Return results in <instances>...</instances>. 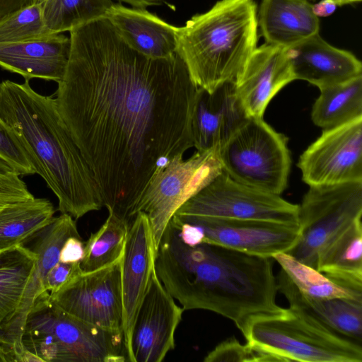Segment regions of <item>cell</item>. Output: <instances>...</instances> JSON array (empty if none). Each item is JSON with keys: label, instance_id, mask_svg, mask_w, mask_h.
Returning a JSON list of instances; mask_svg holds the SVG:
<instances>
[{"label": "cell", "instance_id": "1", "mask_svg": "<svg viewBox=\"0 0 362 362\" xmlns=\"http://www.w3.org/2000/svg\"><path fill=\"white\" fill-rule=\"evenodd\" d=\"M69 33V59L52 95L103 206L130 223L153 177L194 147L202 88L177 52L143 55L105 17Z\"/></svg>", "mask_w": 362, "mask_h": 362}, {"label": "cell", "instance_id": "2", "mask_svg": "<svg viewBox=\"0 0 362 362\" xmlns=\"http://www.w3.org/2000/svg\"><path fill=\"white\" fill-rule=\"evenodd\" d=\"M274 259L222 246L185 244L170 221L157 248L155 270L185 310L201 309L234 322L245 337L259 318L280 315Z\"/></svg>", "mask_w": 362, "mask_h": 362}, {"label": "cell", "instance_id": "3", "mask_svg": "<svg viewBox=\"0 0 362 362\" xmlns=\"http://www.w3.org/2000/svg\"><path fill=\"white\" fill-rule=\"evenodd\" d=\"M0 118L12 129L35 171L58 199V210L78 219L103 201L93 175L62 118L53 95L30 80L0 83Z\"/></svg>", "mask_w": 362, "mask_h": 362}, {"label": "cell", "instance_id": "4", "mask_svg": "<svg viewBox=\"0 0 362 362\" xmlns=\"http://www.w3.org/2000/svg\"><path fill=\"white\" fill-rule=\"evenodd\" d=\"M255 0H218L176 33V52L193 83L209 93L235 83L257 47Z\"/></svg>", "mask_w": 362, "mask_h": 362}, {"label": "cell", "instance_id": "5", "mask_svg": "<svg viewBox=\"0 0 362 362\" xmlns=\"http://www.w3.org/2000/svg\"><path fill=\"white\" fill-rule=\"evenodd\" d=\"M22 346L41 362L127 361L123 333L68 315L50 301L48 292L38 297L28 315Z\"/></svg>", "mask_w": 362, "mask_h": 362}, {"label": "cell", "instance_id": "6", "mask_svg": "<svg viewBox=\"0 0 362 362\" xmlns=\"http://www.w3.org/2000/svg\"><path fill=\"white\" fill-rule=\"evenodd\" d=\"M246 342L280 361L361 362V344L326 328L300 308L253 321Z\"/></svg>", "mask_w": 362, "mask_h": 362}, {"label": "cell", "instance_id": "7", "mask_svg": "<svg viewBox=\"0 0 362 362\" xmlns=\"http://www.w3.org/2000/svg\"><path fill=\"white\" fill-rule=\"evenodd\" d=\"M223 171L244 185L280 195L291 170L288 138L262 118L249 117L219 148Z\"/></svg>", "mask_w": 362, "mask_h": 362}, {"label": "cell", "instance_id": "8", "mask_svg": "<svg viewBox=\"0 0 362 362\" xmlns=\"http://www.w3.org/2000/svg\"><path fill=\"white\" fill-rule=\"evenodd\" d=\"M361 216L362 182L310 186L298 205V239L286 253L316 269L321 250Z\"/></svg>", "mask_w": 362, "mask_h": 362}, {"label": "cell", "instance_id": "9", "mask_svg": "<svg viewBox=\"0 0 362 362\" xmlns=\"http://www.w3.org/2000/svg\"><path fill=\"white\" fill-rule=\"evenodd\" d=\"M223 172L219 148L174 158L156 174L141 199L137 213L146 214L156 247L175 213Z\"/></svg>", "mask_w": 362, "mask_h": 362}, {"label": "cell", "instance_id": "10", "mask_svg": "<svg viewBox=\"0 0 362 362\" xmlns=\"http://www.w3.org/2000/svg\"><path fill=\"white\" fill-rule=\"evenodd\" d=\"M298 205L240 183L222 172L175 214L298 225Z\"/></svg>", "mask_w": 362, "mask_h": 362}, {"label": "cell", "instance_id": "11", "mask_svg": "<svg viewBox=\"0 0 362 362\" xmlns=\"http://www.w3.org/2000/svg\"><path fill=\"white\" fill-rule=\"evenodd\" d=\"M121 260L92 272L81 268L57 291L49 293L50 301L86 323L123 333Z\"/></svg>", "mask_w": 362, "mask_h": 362}, {"label": "cell", "instance_id": "12", "mask_svg": "<svg viewBox=\"0 0 362 362\" xmlns=\"http://www.w3.org/2000/svg\"><path fill=\"white\" fill-rule=\"evenodd\" d=\"M297 166L309 186L362 182V116L324 129Z\"/></svg>", "mask_w": 362, "mask_h": 362}, {"label": "cell", "instance_id": "13", "mask_svg": "<svg viewBox=\"0 0 362 362\" xmlns=\"http://www.w3.org/2000/svg\"><path fill=\"white\" fill-rule=\"evenodd\" d=\"M173 217L192 224L197 245L208 243L265 257L288 252L300 234L298 225L177 214Z\"/></svg>", "mask_w": 362, "mask_h": 362}, {"label": "cell", "instance_id": "14", "mask_svg": "<svg viewBox=\"0 0 362 362\" xmlns=\"http://www.w3.org/2000/svg\"><path fill=\"white\" fill-rule=\"evenodd\" d=\"M184 311L154 270L136 315L127 361H162L175 348V333Z\"/></svg>", "mask_w": 362, "mask_h": 362}, {"label": "cell", "instance_id": "15", "mask_svg": "<svg viewBox=\"0 0 362 362\" xmlns=\"http://www.w3.org/2000/svg\"><path fill=\"white\" fill-rule=\"evenodd\" d=\"M37 238L33 250L36 260L19 308L13 317L0 329V341L20 361L23 349L22 336L28 315L38 297L45 291L49 271L59 261L64 242L70 237L81 238L76 221L68 214H61L34 235Z\"/></svg>", "mask_w": 362, "mask_h": 362}, {"label": "cell", "instance_id": "16", "mask_svg": "<svg viewBox=\"0 0 362 362\" xmlns=\"http://www.w3.org/2000/svg\"><path fill=\"white\" fill-rule=\"evenodd\" d=\"M156 252L148 218L139 211L129 223L121 260L122 332L126 355L136 315L155 270Z\"/></svg>", "mask_w": 362, "mask_h": 362}, {"label": "cell", "instance_id": "17", "mask_svg": "<svg viewBox=\"0 0 362 362\" xmlns=\"http://www.w3.org/2000/svg\"><path fill=\"white\" fill-rule=\"evenodd\" d=\"M293 80L285 48L266 43L257 47L235 83L247 117L262 118L274 95Z\"/></svg>", "mask_w": 362, "mask_h": 362}, {"label": "cell", "instance_id": "18", "mask_svg": "<svg viewBox=\"0 0 362 362\" xmlns=\"http://www.w3.org/2000/svg\"><path fill=\"white\" fill-rule=\"evenodd\" d=\"M285 49L295 80L319 89L362 76V64L354 54L331 45L319 33Z\"/></svg>", "mask_w": 362, "mask_h": 362}, {"label": "cell", "instance_id": "19", "mask_svg": "<svg viewBox=\"0 0 362 362\" xmlns=\"http://www.w3.org/2000/svg\"><path fill=\"white\" fill-rule=\"evenodd\" d=\"M71 52V39L62 33L17 42H0V67L25 79L57 83L64 76Z\"/></svg>", "mask_w": 362, "mask_h": 362}, {"label": "cell", "instance_id": "20", "mask_svg": "<svg viewBox=\"0 0 362 362\" xmlns=\"http://www.w3.org/2000/svg\"><path fill=\"white\" fill-rule=\"evenodd\" d=\"M237 97L234 83L209 93L202 89L192 120L197 151L221 147L248 119Z\"/></svg>", "mask_w": 362, "mask_h": 362}, {"label": "cell", "instance_id": "21", "mask_svg": "<svg viewBox=\"0 0 362 362\" xmlns=\"http://www.w3.org/2000/svg\"><path fill=\"white\" fill-rule=\"evenodd\" d=\"M105 18L132 49L153 59H165L176 53L177 27L144 8L113 4Z\"/></svg>", "mask_w": 362, "mask_h": 362}, {"label": "cell", "instance_id": "22", "mask_svg": "<svg viewBox=\"0 0 362 362\" xmlns=\"http://www.w3.org/2000/svg\"><path fill=\"white\" fill-rule=\"evenodd\" d=\"M312 7L308 0H262L257 21L266 44L288 48L319 33Z\"/></svg>", "mask_w": 362, "mask_h": 362}, {"label": "cell", "instance_id": "23", "mask_svg": "<svg viewBox=\"0 0 362 362\" xmlns=\"http://www.w3.org/2000/svg\"><path fill=\"white\" fill-rule=\"evenodd\" d=\"M276 281L278 291L285 296L289 306L301 309L332 332L361 344L362 301L345 298H305L281 269Z\"/></svg>", "mask_w": 362, "mask_h": 362}, {"label": "cell", "instance_id": "24", "mask_svg": "<svg viewBox=\"0 0 362 362\" xmlns=\"http://www.w3.org/2000/svg\"><path fill=\"white\" fill-rule=\"evenodd\" d=\"M316 269L336 284L362 293V223L354 221L319 253Z\"/></svg>", "mask_w": 362, "mask_h": 362}, {"label": "cell", "instance_id": "25", "mask_svg": "<svg viewBox=\"0 0 362 362\" xmlns=\"http://www.w3.org/2000/svg\"><path fill=\"white\" fill-rule=\"evenodd\" d=\"M52 203L45 198L29 199L0 210V251L23 244L54 218Z\"/></svg>", "mask_w": 362, "mask_h": 362}, {"label": "cell", "instance_id": "26", "mask_svg": "<svg viewBox=\"0 0 362 362\" xmlns=\"http://www.w3.org/2000/svg\"><path fill=\"white\" fill-rule=\"evenodd\" d=\"M35 260L33 249L23 244L0 251V329L19 308Z\"/></svg>", "mask_w": 362, "mask_h": 362}, {"label": "cell", "instance_id": "27", "mask_svg": "<svg viewBox=\"0 0 362 362\" xmlns=\"http://www.w3.org/2000/svg\"><path fill=\"white\" fill-rule=\"evenodd\" d=\"M320 91L311 112L316 126L329 129L362 116V76Z\"/></svg>", "mask_w": 362, "mask_h": 362}, {"label": "cell", "instance_id": "28", "mask_svg": "<svg viewBox=\"0 0 362 362\" xmlns=\"http://www.w3.org/2000/svg\"><path fill=\"white\" fill-rule=\"evenodd\" d=\"M112 0H46L42 18L51 34L71 30L106 16Z\"/></svg>", "mask_w": 362, "mask_h": 362}, {"label": "cell", "instance_id": "29", "mask_svg": "<svg viewBox=\"0 0 362 362\" xmlns=\"http://www.w3.org/2000/svg\"><path fill=\"white\" fill-rule=\"evenodd\" d=\"M129 223L112 213L85 243L84 256L80 262L83 272H92L119 261L124 249Z\"/></svg>", "mask_w": 362, "mask_h": 362}, {"label": "cell", "instance_id": "30", "mask_svg": "<svg viewBox=\"0 0 362 362\" xmlns=\"http://www.w3.org/2000/svg\"><path fill=\"white\" fill-rule=\"evenodd\" d=\"M299 293L315 300L345 298L362 301V293L344 288L315 268L306 265L287 253L273 257Z\"/></svg>", "mask_w": 362, "mask_h": 362}, {"label": "cell", "instance_id": "31", "mask_svg": "<svg viewBox=\"0 0 362 362\" xmlns=\"http://www.w3.org/2000/svg\"><path fill=\"white\" fill-rule=\"evenodd\" d=\"M51 35L43 21L42 5L27 6L0 21V42L35 40Z\"/></svg>", "mask_w": 362, "mask_h": 362}, {"label": "cell", "instance_id": "32", "mask_svg": "<svg viewBox=\"0 0 362 362\" xmlns=\"http://www.w3.org/2000/svg\"><path fill=\"white\" fill-rule=\"evenodd\" d=\"M204 362H279L274 355L246 342L242 344L235 337L219 343L204 358Z\"/></svg>", "mask_w": 362, "mask_h": 362}, {"label": "cell", "instance_id": "33", "mask_svg": "<svg viewBox=\"0 0 362 362\" xmlns=\"http://www.w3.org/2000/svg\"><path fill=\"white\" fill-rule=\"evenodd\" d=\"M0 157L9 163L20 176L35 174L17 136L1 118Z\"/></svg>", "mask_w": 362, "mask_h": 362}, {"label": "cell", "instance_id": "34", "mask_svg": "<svg viewBox=\"0 0 362 362\" xmlns=\"http://www.w3.org/2000/svg\"><path fill=\"white\" fill-rule=\"evenodd\" d=\"M33 197L19 175H0V202L12 204Z\"/></svg>", "mask_w": 362, "mask_h": 362}, {"label": "cell", "instance_id": "35", "mask_svg": "<svg viewBox=\"0 0 362 362\" xmlns=\"http://www.w3.org/2000/svg\"><path fill=\"white\" fill-rule=\"evenodd\" d=\"M80 269V262L69 264L59 261L47 275L45 291L49 293L57 291Z\"/></svg>", "mask_w": 362, "mask_h": 362}, {"label": "cell", "instance_id": "36", "mask_svg": "<svg viewBox=\"0 0 362 362\" xmlns=\"http://www.w3.org/2000/svg\"><path fill=\"white\" fill-rule=\"evenodd\" d=\"M84 247L85 243L81 238H69L60 250L59 261L69 264L81 262L84 256Z\"/></svg>", "mask_w": 362, "mask_h": 362}, {"label": "cell", "instance_id": "37", "mask_svg": "<svg viewBox=\"0 0 362 362\" xmlns=\"http://www.w3.org/2000/svg\"><path fill=\"white\" fill-rule=\"evenodd\" d=\"M33 4V0H0V21L18 10Z\"/></svg>", "mask_w": 362, "mask_h": 362}, {"label": "cell", "instance_id": "38", "mask_svg": "<svg viewBox=\"0 0 362 362\" xmlns=\"http://www.w3.org/2000/svg\"><path fill=\"white\" fill-rule=\"evenodd\" d=\"M337 6L333 0H321L313 4L312 9L317 17H327L335 11Z\"/></svg>", "mask_w": 362, "mask_h": 362}, {"label": "cell", "instance_id": "39", "mask_svg": "<svg viewBox=\"0 0 362 362\" xmlns=\"http://www.w3.org/2000/svg\"><path fill=\"white\" fill-rule=\"evenodd\" d=\"M132 7L146 8L148 6H160L164 0H117Z\"/></svg>", "mask_w": 362, "mask_h": 362}, {"label": "cell", "instance_id": "40", "mask_svg": "<svg viewBox=\"0 0 362 362\" xmlns=\"http://www.w3.org/2000/svg\"><path fill=\"white\" fill-rule=\"evenodd\" d=\"M17 173L13 166L0 157V175Z\"/></svg>", "mask_w": 362, "mask_h": 362}, {"label": "cell", "instance_id": "41", "mask_svg": "<svg viewBox=\"0 0 362 362\" xmlns=\"http://www.w3.org/2000/svg\"><path fill=\"white\" fill-rule=\"evenodd\" d=\"M13 361L10 352L4 346L0 341V362Z\"/></svg>", "mask_w": 362, "mask_h": 362}, {"label": "cell", "instance_id": "42", "mask_svg": "<svg viewBox=\"0 0 362 362\" xmlns=\"http://www.w3.org/2000/svg\"><path fill=\"white\" fill-rule=\"evenodd\" d=\"M337 6H342L344 5L353 4L359 3L361 0H333Z\"/></svg>", "mask_w": 362, "mask_h": 362}, {"label": "cell", "instance_id": "43", "mask_svg": "<svg viewBox=\"0 0 362 362\" xmlns=\"http://www.w3.org/2000/svg\"><path fill=\"white\" fill-rule=\"evenodd\" d=\"M46 0H33V4L42 5Z\"/></svg>", "mask_w": 362, "mask_h": 362}, {"label": "cell", "instance_id": "44", "mask_svg": "<svg viewBox=\"0 0 362 362\" xmlns=\"http://www.w3.org/2000/svg\"><path fill=\"white\" fill-rule=\"evenodd\" d=\"M13 204V203H12ZM11 204L8 203L0 202V210L6 206L7 205Z\"/></svg>", "mask_w": 362, "mask_h": 362}, {"label": "cell", "instance_id": "45", "mask_svg": "<svg viewBox=\"0 0 362 362\" xmlns=\"http://www.w3.org/2000/svg\"><path fill=\"white\" fill-rule=\"evenodd\" d=\"M308 1H313H313H315V0H308Z\"/></svg>", "mask_w": 362, "mask_h": 362}]
</instances>
